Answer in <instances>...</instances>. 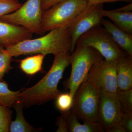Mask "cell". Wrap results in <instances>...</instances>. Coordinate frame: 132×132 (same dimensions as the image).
<instances>
[{"mask_svg": "<svg viewBox=\"0 0 132 132\" xmlns=\"http://www.w3.org/2000/svg\"><path fill=\"white\" fill-rule=\"evenodd\" d=\"M100 94V90L86 79L74 95L71 112L79 120L98 122Z\"/></svg>", "mask_w": 132, "mask_h": 132, "instance_id": "obj_5", "label": "cell"}, {"mask_svg": "<svg viewBox=\"0 0 132 132\" xmlns=\"http://www.w3.org/2000/svg\"><path fill=\"white\" fill-rule=\"evenodd\" d=\"M88 5L86 0H62L43 12L41 35L54 29L69 26Z\"/></svg>", "mask_w": 132, "mask_h": 132, "instance_id": "obj_4", "label": "cell"}, {"mask_svg": "<svg viewBox=\"0 0 132 132\" xmlns=\"http://www.w3.org/2000/svg\"><path fill=\"white\" fill-rule=\"evenodd\" d=\"M119 124L125 128L126 132H132V112L124 113Z\"/></svg>", "mask_w": 132, "mask_h": 132, "instance_id": "obj_24", "label": "cell"}, {"mask_svg": "<svg viewBox=\"0 0 132 132\" xmlns=\"http://www.w3.org/2000/svg\"><path fill=\"white\" fill-rule=\"evenodd\" d=\"M33 34L22 26L0 20V46L6 48L32 39Z\"/></svg>", "mask_w": 132, "mask_h": 132, "instance_id": "obj_11", "label": "cell"}, {"mask_svg": "<svg viewBox=\"0 0 132 132\" xmlns=\"http://www.w3.org/2000/svg\"><path fill=\"white\" fill-rule=\"evenodd\" d=\"M110 132H126V131L123 127L119 124L113 128Z\"/></svg>", "mask_w": 132, "mask_h": 132, "instance_id": "obj_28", "label": "cell"}, {"mask_svg": "<svg viewBox=\"0 0 132 132\" xmlns=\"http://www.w3.org/2000/svg\"><path fill=\"white\" fill-rule=\"evenodd\" d=\"M104 59L100 53L93 48L79 44L76 45L69 57L71 74L65 83V87L69 90L72 97H73L80 85L86 79L93 64Z\"/></svg>", "mask_w": 132, "mask_h": 132, "instance_id": "obj_3", "label": "cell"}, {"mask_svg": "<svg viewBox=\"0 0 132 132\" xmlns=\"http://www.w3.org/2000/svg\"><path fill=\"white\" fill-rule=\"evenodd\" d=\"M116 93L123 113L132 112V88L126 90L118 89Z\"/></svg>", "mask_w": 132, "mask_h": 132, "instance_id": "obj_21", "label": "cell"}, {"mask_svg": "<svg viewBox=\"0 0 132 132\" xmlns=\"http://www.w3.org/2000/svg\"><path fill=\"white\" fill-rule=\"evenodd\" d=\"M16 112V117L14 121H11L10 124L9 132H31L39 131L40 129H36L26 120L23 114V105L19 100L14 104Z\"/></svg>", "mask_w": 132, "mask_h": 132, "instance_id": "obj_16", "label": "cell"}, {"mask_svg": "<svg viewBox=\"0 0 132 132\" xmlns=\"http://www.w3.org/2000/svg\"><path fill=\"white\" fill-rule=\"evenodd\" d=\"M123 114L116 93L100 90L97 122L104 130L110 132L119 125Z\"/></svg>", "mask_w": 132, "mask_h": 132, "instance_id": "obj_10", "label": "cell"}, {"mask_svg": "<svg viewBox=\"0 0 132 132\" xmlns=\"http://www.w3.org/2000/svg\"><path fill=\"white\" fill-rule=\"evenodd\" d=\"M42 0H27L16 11L2 16L0 20L22 26L33 34L41 35Z\"/></svg>", "mask_w": 132, "mask_h": 132, "instance_id": "obj_7", "label": "cell"}, {"mask_svg": "<svg viewBox=\"0 0 132 132\" xmlns=\"http://www.w3.org/2000/svg\"><path fill=\"white\" fill-rule=\"evenodd\" d=\"M71 54L64 52L55 55L52 67L45 76L32 87L21 91L18 100L24 107L44 104L56 98L61 93L58 84L70 65Z\"/></svg>", "mask_w": 132, "mask_h": 132, "instance_id": "obj_1", "label": "cell"}, {"mask_svg": "<svg viewBox=\"0 0 132 132\" xmlns=\"http://www.w3.org/2000/svg\"><path fill=\"white\" fill-rule=\"evenodd\" d=\"M104 17H108L113 23L121 30L132 35V12H122L116 9L104 10Z\"/></svg>", "mask_w": 132, "mask_h": 132, "instance_id": "obj_14", "label": "cell"}, {"mask_svg": "<svg viewBox=\"0 0 132 132\" xmlns=\"http://www.w3.org/2000/svg\"><path fill=\"white\" fill-rule=\"evenodd\" d=\"M42 37L29 39L5 48L13 57L42 54L55 55L60 53H72V39L69 26L54 29Z\"/></svg>", "mask_w": 132, "mask_h": 132, "instance_id": "obj_2", "label": "cell"}, {"mask_svg": "<svg viewBox=\"0 0 132 132\" xmlns=\"http://www.w3.org/2000/svg\"><path fill=\"white\" fill-rule=\"evenodd\" d=\"M101 25L111 34L120 47L128 54L132 56V35L104 18L102 20Z\"/></svg>", "mask_w": 132, "mask_h": 132, "instance_id": "obj_13", "label": "cell"}, {"mask_svg": "<svg viewBox=\"0 0 132 132\" xmlns=\"http://www.w3.org/2000/svg\"><path fill=\"white\" fill-rule=\"evenodd\" d=\"M88 5H95L98 4H104L105 3H113L117 2H124L131 3L132 0H86Z\"/></svg>", "mask_w": 132, "mask_h": 132, "instance_id": "obj_26", "label": "cell"}, {"mask_svg": "<svg viewBox=\"0 0 132 132\" xmlns=\"http://www.w3.org/2000/svg\"><path fill=\"white\" fill-rule=\"evenodd\" d=\"M68 128L70 132H104L101 125L98 122L85 121L81 124L76 116L69 111L67 114Z\"/></svg>", "mask_w": 132, "mask_h": 132, "instance_id": "obj_15", "label": "cell"}, {"mask_svg": "<svg viewBox=\"0 0 132 132\" xmlns=\"http://www.w3.org/2000/svg\"><path fill=\"white\" fill-rule=\"evenodd\" d=\"M45 57L44 55L36 54L22 60L20 61V68L27 75H34L42 70Z\"/></svg>", "mask_w": 132, "mask_h": 132, "instance_id": "obj_17", "label": "cell"}, {"mask_svg": "<svg viewBox=\"0 0 132 132\" xmlns=\"http://www.w3.org/2000/svg\"><path fill=\"white\" fill-rule=\"evenodd\" d=\"M21 91H12L10 90L6 81H0V105L9 108L13 106L19 100Z\"/></svg>", "mask_w": 132, "mask_h": 132, "instance_id": "obj_18", "label": "cell"}, {"mask_svg": "<svg viewBox=\"0 0 132 132\" xmlns=\"http://www.w3.org/2000/svg\"><path fill=\"white\" fill-rule=\"evenodd\" d=\"M104 4L88 5L75 18L69 26L72 42V53L75 50L76 42L81 36L90 29L101 26L104 17Z\"/></svg>", "mask_w": 132, "mask_h": 132, "instance_id": "obj_8", "label": "cell"}, {"mask_svg": "<svg viewBox=\"0 0 132 132\" xmlns=\"http://www.w3.org/2000/svg\"><path fill=\"white\" fill-rule=\"evenodd\" d=\"M116 79L119 90L132 88V56L126 53L117 62Z\"/></svg>", "mask_w": 132, "mask_h": 132, "instance_id": "obj_12", "label": "cell"}, {"mask_svg": "<svg viewBox=\"0 0 132 132\" xmlns=\"http://www.w3.org/2000/svg\"><path fill=\"white\" fill-rule=\"evenodd\" d=\"M118 60H103L95 62L90 69L86 79L101 91L116 93Z\"/></svg>", "mask_w": 132, "mask_h": 132, "instance_id": "obj_9", "label": "cell"}, {"mask_svg": "<svg viewBox=\"0 0 132 132\" xmlns=\"http://www.w3.org/2000/svg\"><path fill=\"white\" fill-rule=\"evenodd\" d=\"M67 113L62 114L61 116L57 118L56 125L58 126V129L57 132H68L67 119Z\"/></svg>", "mask_w": 132, "mask_h": 132, "instance_id": "obj_25", "label": "cell"}, {"mask_svg": "<svg viewBox=\"0 0 132 132\" xmlns=\"http://www.w3.org/2000/svg\"><path fill=\"white\" fill-rule=\"evenodd\" d=\"M77 44L94 48L105 60H118L126 53L117 45L108 31L101 26L82 35L78 39Z\"/></svg>", "mask_w": 132, "mask_h": 132, "instance_id": "obj_6", "label": "cell"}, {"mask_svg": "<svg viewBox=\"0 0 132 132\" xmlns=\"http://www.w3.org/2000/svg\"><path fill=\"white\" fill-rule=\"evenodd\" d=\"M12 114L9 108L0 105V132H9Z\"/></svg>", "mask_w": 132, "mask_h": 132, "instance_id": "obj_23", "label": "cell"}, {"mask_svg": "<svg viewBox=\"0 0 132 132\" xmlns=\"http://www.w3.org/2000/svg\"><path fill=\"white\" fill-rule=\"evenodd\" d=\"M55 99V106L62 114L67 113L71 111L73 103V97L69 92L61 93Z\"/></svg>", "mask_w": 132, "mask_h": 132, "instance_id": "obj_20", "label": "cell"}, {"mask_svg": "<svg viewBox=\"0 0 132 132\" xmlns=\"http://www.w3.org/2000/svg\"><path fill=\"white\" fill-rule=\"evenodd\" d=\"M21 5L18 0H0V19L16 11Z\"/></svg>", "mask_w": 132, "mask_h": 132, "instance_id": "obj_22", "label": "cell"}, {"mask_svg": "<svg viewBox=\"0 0 132 132\" xmlns=\"http://www.w3.org/2000/svg\"><path fill=\"white\" fill-rule=\"evenodd\" d=\"M62 0H42L41 7L43 12L48 9Z\"/></svg>", "mask_w": 132, "mask_h": 132, "instance_id": "obj_27", "label": "cell"}, {"mask_svg": "<svg viewBox=\"0 0 132 132\" xmlns=\"http://www.w3.org/2000/svg\"><path fill=\"white\" fill-rule=\"evenodd\" d=\"M13 57L7 50L0 46V81H3L5 75L12 69L11 64Z\"/></svg>", "mask_w": 132, "mask_h": 132, "instance_id": "obj_19", "label": "cell"}]
</instances>
